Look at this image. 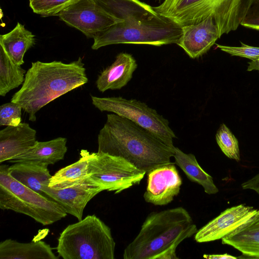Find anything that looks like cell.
I'll list each match as a JSON object with an SVG mask.
<instances>
[{
    "mask_svg": "<svg viewBox=\"0 0 259 259\" xmlns=\"http://www.w3.org/2000/svg\"><path fill=\"white\" fill-rule=\"evenodd\" d=\"M105 10L122 20L99 32L93 38L92 49L119 44L160 47L176 44L182 27L158 14L140 0H95Z\"/></svg>",
    "mask_w": 259,
    "mask_h": 259,
    "instance_id": "1",
    "label": "cell"
},
{
    "mask_svg": "<svg viewBox=\"0 0 259 259\" xmlns=\"http://www.w3.org/2000/svg\"><path fill=\"white\" fill-rule=\"evenodd\" d=\"M98 144V152L122 157L146 173L171 162L174 154L153 133L115 113L107 115Z\"/></svg>",
    "mask_w": 259,
    "mask_h": 259,
    "instance_id": "2",
    "label": "cell"
},
{
    "mask_svg": "<svg viewBox=\"0 0 259 259\" xmlns=\"http://www.w3.org/2000/svg\"><path fill=\"white\" fill-rule=\"evenodd\" d=\"M88 81L81 57L68 63L37 61L31 63L21 89L11 102L19 105L30 121H35L36 113L43 107Z\"/></svg>",
    "mask_w": 259,
    "mask_h": 259,
    "instance_id": "3",
    "label": "cell"
},
{
    "mask_svg": "<svg viewBox=\"0 0 259 259\" xmlns=\"http://www.w3.org/2000/svg\"><path fill=\"white\" fill-rule=\"evenodd\" d=\"M198 231L189 212L179 206L149 213L134 240L125 247L124 259H178V246Z\"/></svg>",
    "mask_w": 259,
    "mask_h": 259,
    "instance_id": "4",
    "label": "cell"
},
{
    "mask_svg": "<svg viewBox=\"0 0 259 259\" xmlns=\"http://www.w3.org/2000/svg\"><path fill=\"white\" fill-rule=\"evenodd\" d=\"M251 0H164L153 7L160 15L183 27L211 17L221 36L236 30L242 21Z\"/></svg>",
    "mask_w": 259,
    "mask_h": 259,
    "instance_id": "5",
    "label": "cell"
},
{
    "mask_svg": "<svg viewBox=\"0 0 259 259\" xmlns=\"http://www.w3.org/2000/svg\"><path fill=\"white\" fill-rule=\"evenodd\" d=\"M115 248L111 229L92 214L65 228L56 250L64 259H114Z\"/></svg>",
    "mask_w": 259,
    "mask_h": 259,
    "instance_id": "6",
    "label": "cell"
},
{
    "mask_svg": "<svg viewBox=\"0 0 259 259\" xmlns=\"http://www.w3.org/2000/svg\"><path fill=\"white\" fill-rule=\"evenodd\" d=\"M9 165H0V208L28 215L42 225H51L67 215L57 202L11 177Z\"/></svg>",
    "mask_w": 259,
    "mask_h": 259,
    "instance_id": "7",
    "label": "cell"
},
{
    "mask_svg": "<svg viewBox=\"0 0 259 259\" xmlns=\"http://www.w3.org/2000/svg\"><path fill=\"white\" fill-rule=\"evenodd\" d=\"M93 105L101 112H113L125 117L157 136L174 149L173 139L177 137L169 126L168 120L146 103L122 97L100 98L91 96Z\"/></svg>",
    "mask_w": 259,
    "mask_h": 259,
    "instance_id": "8",
    "label": "cell"
},
{
    "mask_svg": "<svg viewBox=\"0 0 259 259\" xmlns=\"http://www.w3.org/2000/svg\"><path fill=\"white\" fill-rule=\"evenodd\" d=\"M146 174L122 157L102 152L90 153L89 178L104 191L119 193L139 184Z\"/></svg>",
    "mask_w": 259,
    "mask_h": 259,
    "instance_id": "9",
    "label": "cell"
},
{
    "mask_svg": "<svg viewBox=\"0 0 259 259\" xmlns=\"http://www.w3.org/2000/svg\"><path fill=\"white\" fill-rule=\"evenodd\" d=\"M57 16L67 25L93 38L99 32L123 21L105 10L95 0H80L59 12Z\"/></svg>",
    "mask_w": 259,
    "mask_h": 259,
    "instance_id": "10",
    "label": "cell"
},
{
    "mask_svg": "<svg viewBox=\"0 0 259 259\" xmlns=\"http://www.w3.org/2000/svg\"><path fill=\"white\" fill-rule=\"evenodd\" d=\"M258 212L259 209L242 204L228 208L198 230L194 239L198 243L222 239L250 221Z\"/></svg>",
    "mask_w": 259,
    "mask_h": 259,
    "instance_id": "11",
    "label": "cell"
},
{
    "mask_svg": "<svg viewBox=\"0 0 259 259\" xmlns=\"http://www.w3.org/2000/svg\"><path fill=\"white\" fill-rule=\"evenodd\" d=\"M147 173V185L143 195L146 202L166 205L179 194L182 180L175 163L156 167Z\"/></svg>",
    "mask_w": 259,
    "mask_h": 259,
    "instance_id": "12",
    "label": "cell"
},
{
    "mask_svg": "<svg viewBox=\"0 0 259 259\" xmlns=\"http://www.w3.org/2000/svg\"><path fill=\"white\" fill-rule=\"evenodd\" d=\"M42 191L45 196L59 203L78 221L82 219L83 212L88 203L104 190L89 177L83 182L61 189H54L44 184Z\"/></svg>",
    "mask_w": 259,
    "mask_h": 259,
    "instance_id": "13",
    "label": "cell"
},
{
    "mask_svg": "<svg viewBox=\"0 0 259 259\" xmlns=\"http://www.w3.org/2000/svg\"><path fill=\"white\" fill-rule=\"evenodd\" d=\"M182 34L177 43L192 59L207 53L221 36L211 17L195 24L182 27Z\"/></svg>",
    "mask_w": 259,
    "mask_h": 259,
    "instance_id": "14",
    "label": "cell"
},
{
    "mask_svg": "<svg viewBox=\"0 0 259 259\" xmlns=\"http://www.w3.org/2000/svg\"><path fill=\"white\" fill-rule=\"evenodd\" d=\"M36 131L27 123L7 126L0 131V163L8 161L33 146Z\"/></svg>",
    "mask_w": 259,
    "mask_h": 259,
    "instance_id": "15",
    "label": "cell"
},
{
    "mask_svg": "<svg viewBox=\"0 0 259 259\" xmlns=\"http://www.w3.org/2000/svg\"><path fill=\"white\" fill-rule=\"evenodd\" d=\"M138 66L135 59L126 53L118 54L113 63L104 69L96 81L98 90L103 93L108 90H119L132 78Z\"/></svg>",
    "mask_w": 259,
    "mask_h": 259,
    "instance_id": "16",
    "label": "cell"
},
{
    "mask_svg": "<svg viewBox=\"0 0 259 259\" xmlns=\"http://www.w3.org/2000/svg\"><path fill=\"white\" fill-rule=\"evenodd\" d=\"M48 165L46 163L36 161H21L9 166L8 172L15 180L45 196L41 189L42 185L49 184L52 176Z\"/></svg>",
    "mask_w": 259,
    "mask_h": 259,
    "instance_id": "17",
    "label": "cell"
},
{
    "mask_svg": "<svg viewBox=\"0 0 259 259\" xmlns=\"http://www.w3.org/2000/svg\"><path fill=\"white\" fill-rule=\"evenodd\" d=\"M247 258H259V212L250 221L222 239Z\"/></svg>",
    "mask_w": 259,
    "mask_h": 259,
    "instance_id": "18",
    "label": "cell"
},
{
    "mask_svg": "<svg viewBox=\"0 0 259 259\" xmlns=\"http://www.w3.org/2000/svg\"><path fill=\"white\" fill-rule=\"evenodd\" d=\"M53 248L38 240L22 243L7 239L0 243V259H58Z\"/></svg>",
    "mask_w": 259,
    "mask_h": 259,
    "instance_id": "19",
    "label": "cell"
},
{
    "mask_svg": "<svg viewBox=\"0 0 259 259\" xmlns=\"http://www.w3.org/2000/svg\"><path fill=\"white\" fill-rule=\"evenodd\" d=\"M67 139L58 137L46 141H37L35 145L22 154L8 161L15 163L25 161H36L54 164L63 160L67 151Z\"/></svg>",
    "mask_w": 259,
    "mask_h": 259,
    "instance_id": "20",
    "label": "cell"
},
{
    "mask_svg": "<svg viewBox=\"0 0 259 259\" xmlns=\"http://www.w3.org/2000/svg\"><path fill=\"white\" fill-rule=\"evenodd\" d=\"M35 42V35L19 22L11 31L0 36V47L14 63L20 66L24 63L25 53Z\"/></svg>",
    "mask_w": 259,
    "mask_h": 259,
    "instance_id": "21",
    "label": "cell"
},
{
    "mask_svg": "<svg viewBox=\"0 0 259 259\" xmlns=\"http://www.w3.org/2000/svg\"><path fill=\"white\" fill-rule=\"evenodd\" d=\"M173 157L175 164L181 168L187 178L201 185L206 193L211 195L219 192L212 177L202 168L194 154L185 153L175 147Z\"/></svg>",
    "mask_w": 259,
    "mask_h": 259,
    "instance_id": "22",
    "label": "cell"
},
{
    "mask_svg": "<svg viewBox=\"0 0 259 259\" xmlns=\"http://www.w3.org/2000/svg\"><path fill=\"white\" fill-rule=\"evenodd\" d=\"M90 153L88 150L82 149L78 160L57 171L50 179L49 186L54 189H61L85 180L89 177Z\"/></svg>",
    "mask_w": 259,
    "mask_h": 259,
    "instance_id": "23",
    "label": "cell"
},
{
    "mask_svg": "<svg viewBox=\"0 0 259 259\" xmlns=\"http://www.w3.org/2000/svg\"><path fill=\"white\" fill-rule=\"evenodd\" d=\"M26 73V70L14 63L0 47V95L4 97L23 84Z\"/></svg>",
    "mask_w": 259,
    "mask_h": 259,
    "instance_id": "24",
    "label": "cell"
},
{
    "mask_svg": "<svg viewBox=\"0 0 259 259\" xmlns=\"http://www.w3.org/2000/svg\"><path fill=\"white\" fill-rule=\"evenodd\" d=\"M216 141L223 153L229 158L240 161L239 143L228 127L222 123L215 135Z\"/></svg>",
    "mask_w": 259,
    "mask_h": 259,
    "instance_id": "25",
    "label": "cell"
},
{
    "mask_svg": "<svg viewBox=\"0 0 259 259\" xmlns=\"http://www.w3.org/2000/svg\"><path fill=\"white\" fill-rule=\"evenodd\" d=\"M80 0H29V6L34 13L42 17L55 16Z\"/></svg>",
    "mask_w": 259,
    "mask_h": 259,
    "instance_id": "26",
    "label": "cell"
},
{
    "mask_svg": "<svg viewBox=\"0 0 259 259\" xmlns=\"http://www.w3.org/2000/svg\"><path fill=\"white\" fill-rule=\"evenodd\" d=\"M22 108L17 104L10 102L0 106V125L17 126L21 123Z\"/></svg>",
    "mask_w": 259,
    "mask_h": 259,
    "instance_id": "27",
    "label": "cell"
},
{
    "mask_svg": "<svg viewBox=\"0 0 259 259\" xmlns=\"http://www.w3.org/2000/svg\"><path fill=\"white\" fill-rule=\"evenodd\" d=\"M218 48L231 56L246 58L253 61L259 59V47L250 46L241 42L240 47L217 45Z\"/></svg>",
    "mask_w": 259,
    "mask_h": 259,
    "instance_id": "28",
    "label": "cell"
},
{
    "mask_svg": "<svg viewBox=\"0 0 259 259\" xmlns=\"http://www.w3.org/2000/svg\"><path fill=\"white\" fill-rule=\"evenodd\" d=\"M241 25L259 30V0H251Z\"/></svg>",
    "mask_w": 259,
    "mask_h": 259,
    "instance_id": "29",
    "label": "cell"
},
{
    "mask_svg": "<svg viewBox=\"0 0 259 259\" xmlns=\"http://www.w3.org/2000/svg\"><path fill=\"white\" fill-rule=\"evenodd\" d=\"M241 187L244 190H251L255 191L259 196V174L241 184Z\"/></svg>",
    "mask_w": 259,
    "mask_h": 259,
    "instance_id": "30",
    "label": "cell"
},
{
    "mask_svg": "<svg viewBox=\"0 0 259 259\" xmlns=\"http://www.w3.org/2000/svg\"><path fill=\"white\" fill-rule=\"evenodd\" d=\"M204 258L207 259H237L238 257L231 255L228 253L206 254L203 255Z\"/></svg>",
    "mask_w": 259,
    "mask_h": 259,
    "instance_id": "31",
    "label": "cell"
},
{
    "mask_svg": "<svg viewBox=\"0 0 259 259\" xmlns=\"http://www.w3.org/2000/svg\"><path fill=\"white\" fill-rule=\"evenodd\" d=\"M257 68H258V70H259V60H258V62H257Z\"/></svg>",
    "mask_w": 259,
    "mask_h": 259,
    "instance_id": "32",
    "label": "cell"
},
{
    "mask_svg": "<svg viewBox=\"0 0 259 259\" xmlns=\"http://www.w3.org/2000/svg\"><path fill=\"white\" fill-rule=\"evenodd\" d=\"M155 1H160L161 0H155Z\"/></svg>",
    "mask_w": 259,
    "mask_h": 259,
    "instance_id": "33",
    "label": "cell"
}]
</instances>
